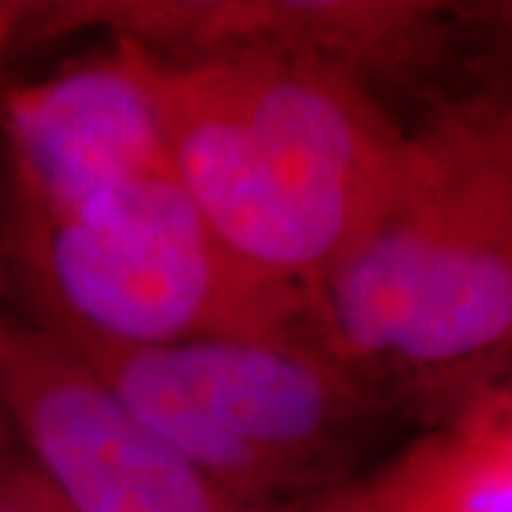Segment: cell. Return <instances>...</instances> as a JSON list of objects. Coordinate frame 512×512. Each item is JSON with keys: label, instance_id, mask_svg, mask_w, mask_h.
I'll use <instances>...</instances> for the list:
<instances>
[{"label": "cell", "instance_id": "30bf717a", "mask_svg": "<svg viewBox=\"0 0 512 512\" xmlns=\"http://www.w3.org/2000/svg\"><path fill=\"white\" fill-rule=\"evenodd\" d=\"M37 6L35 3H15V0H0V63L9 52L12 40L18 37L23 29V23L29 18H35Z\"/></svg>", "mask_w": 512, "mask_h": 512}, {"label": "cell", "instance_id": "ba28073f", "mask_svg": "<svg viewBox=\"0 0 512 512\" xmlns=\"http://www.w3.org/2000/svg\"><path fill=\"white\" fill-rule=\"evenodd\" d=\"M311 512H512V387H481L447 424Z\"/></svg>", "mask_w": 512, "mask_h": 512}, {"label": "cell", "instance_id": "52a82bcc", "mask_svg": "<svg viewBox=\"0 0 512 512\" xmlns=\"http://www.w3.org/2000/svg\"><path fill=\"white\" fill-rule=\"evenodd\" d=\"M20 220H63L117 185L174 168L154 106L126 49L3 103Z\"/></svg>", "mask_w": 512, "mask_h": 512}, {"label": "cell", "instance_id": "277c9868", "mask_svg": "<svg viewBox=\"0 0 512 512\" xmlns=\"http://www.w3.org/2000/svg\"><path fill=\"white\" fill-rule=\"evenodd\" d=\"M52 333L157 439L256 507L330 490L367 413L359 376L322 350L254 342L143 348Z\"/></svg>", "mask_w": 512, "mask_h": 512}, {"label": "cell", "instance_id": "8992f818", "mask_svg": "<svg viewBox=\"0 0 512 512\" xmlns=\"http://www.w3.org/2000/svg\"><path fill=\"white\" fill-rule=\"evenodd\" d=\"M43 9L35 18L49 35L100 26L168 60L271 57L353 74L416 55L433 20V6L390 0H77Z\"/></svg>", "mask_w": 512, "mask_h": 512}, {"label": "cell", "instance_id": "7a4b0ae2", "mask_svg": "<svg viewBox=\"0 0 512 512\" xmlns=\"http://www.w3.org/2000/svg\"><path fill=\"white\" fill-rule=\"evenodd\" d=\"M330 353L461 387L512 353V134L478 117L421 137L367 239L319 288Z\"/></svg>", "mask_w": 512, "mask_h": 512}, {"label": "cell", "instance_id": "5b68a950", "mask_svg": "<svg viewBox=\"0 0 512 512\" xmlns=\"http://www.w3.org/2000/svg\"><path fill=\"white\" fill-rule=\"evenodd\" d=\"M0 402L37 467L80 512H285L225 493L43 325L0 316Z\"/></svg>", "mask_w": 512, "mask_h": 512}, {"label": "cell", "instance_id": "9c48e42d", "mask_svg": "<svg viewBox=\"0 0 512 512\" xmlns=\"http://www.w3.org/2000/svg\"><path fill=\"white\" fill-rule=\"evenodd\" d=\"M0 512H80L35 461L0 467Z\"/></svg>", "mask_w": 512, "mask_h": 512}, {"label": "cell", "instance_id": "6da1fadb", "mask_svg": "<svg viewBox=\"0 0 512 512\" xmlns=\"http://www.w3.org/2000/svg\"><path fill=\"white\" fill-rule=\"evenodd\" d=\"M171 165L256 271L319 288L393 202L413 140L359 74L308 60H168L123 43Z\"/></svg>", "mask_w": 512, "mask_h": 512}, {"label": "cell", "instance_id": "3957f363", "mask_svg": "<svg viewBox=\"0 0 512 512\" xmlns=\"http://www.w3.org/2000/svg\"><path fill=\"white\" fill-rule=\"evenodd\" d=\"M20 228L43 328L143 348L254 342L330 356L319 296L228 251L174 168Z\"/></svg>", "mask_w": 512, "mask_h": 512}]
</instances>
